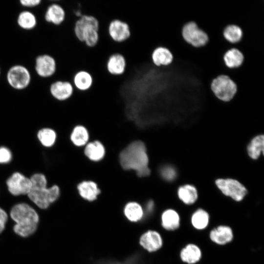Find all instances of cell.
<instances>
[{
    "label": "cell",
    "instance_id": "30bf717a",
    "mask_svg": "<svg viewBox=\"0 0 264 264\" xmlns=\"http://www.w3.org/2000/svg\"><path fill=\"white\" fill-rule=\"evenodd\" d=\"M49 90L50 95L55 100L64 102L72 96L74 87L68 81L55 79L50 84Z\"/></svg>",
    "mask_w": 264,
    "mask_h": 264
},
{
    "label": "cell",
    "instance_id": "7402d4cb",
    "mask_svg": "<svg viewBox=\"0 0 264 264\" xmlns=\"http://www.w3.org/2000/svg\"><path fill=\"white\" fill-rule=\"evenodd\" d=\"M92 76L88 72L85 70H80L76 72L71 82L74 87L81 91L89 89L92 85Z\"/></svg>",
    "mask_w": 264,
    "mask_h": 264
},
{
    "label": "cell",
    "instance_id": "f1b7e54d",
    "mask_svg": "<svg viewBox=\"0 0 264 264\" xmlns=\"http://www.w3.org/2000/svg\"><path fill=\"white\" fill-rule=\"evenodd\" d=\"M264 136L263 135L256 136L252 139L247 147L249 156L254 159H257L264 152Z\"/></svg>",
    "mask_w": 264,
    "mask_h": 264
},
{
    "label": "cell",
    "instance_id": "f546056e",
    "mask_svg": "<svg viewBox=\"0 0 264 264\" xmlns=\"http://www.w3.org/2000/svg\"><path fill=\"white\" fill-rule=\"evenodd\" d=\"M209 215L202 209L197 210L192 215L191 222L196 229L201 230L205 228L209 223Z\"/></svg>",
    "mask_w": 264,
    "mask_h": 264
},
{
    "label": "cell",
    "instance_id": "44dd1931",
    "mask_svg": "<svg viewBox=\"0 0 264 264\" xmlns=\"http://www.w3.org/2000/svg\"><path fill=\"white\" fill-rule=\"evenodd\" d=\"M124 214L127 219L132 222H137L144 216V211L142 206L136 201L127 202L124 205Z\"/></svg>",
    "mask_w": 264,
    "mask_h": 264
},
{
    "label": "cell",
    "instance_id": "8d00e7d4",
    "mask_svg": "<svg viewBox=\"0 0 264 264\" xmlns=\"http://www.w3.org/2000/svg\"><path fill=\"white\" fill-rule=\"evenodd\" d=\"M154 203L153 200H149L146 203V209L148 212H151L154 208Z\"/></svg>",
    "mask_w": 264,
    "mask_h": 264
},
{
    "label": "cell",
    "instance_id": "2e32d148",
    "mask_svg": "<svg viewBox=\"0 0 264 264\" xmlns=\"http://www.w3.org/2000/svg\"><path fill=\"white\" fill-rule=\"evenodd\" d=\"M45 21L55 27L60 26L65 22L66 13L60 1L51 3L44 14Z\"/></svg>",
    "mask_w": 264,
    "mask_h": 264
},
{
    "label": "cell",
    "instance_id": "5b68a950",
    "mask_svg": "<svg viewBox=\"0 0 264 264\" xmlns=\"http://www.w3.org/2000/svg\"><path fill=\"white\" fill-rule=\"evenodd\" d=\"M6 80L13 89L23 90L30 85L31 81V73L26 66L22 65H15L8 70Z\"/></svg>",
    "mask_w": 264,
    "mask_h": 264
},
{
    "label": "cell",
    "instance_id": "d6986e66",
    "mask_svg": "<svg viewBox=\"0 0 264 264\" xmlns=\"http://www.w3.org/2000/svg\"><path fill=\"white\" fill-rule=\"evenodd\" d=\"M210 238L217 244L224 245L232 240L233 231L229 226L220 225L211 231Z\"/></svg>",
    "mask_w": 264,
    "mask_h": 264
},
{
    "label": "cell",
    "instance_id": "836d02e7",
    "mask_svg": "<svg viewBox=\"0 0 264 264\" xmlns=\"http://www.w3.org/2000/svg\"><path fill=\"white\" fill-rule=\"evenodd\" d=\"M12 153L10 150L5 147H0V164L9 163L12 159Z\"/></svg>",
    "mask_w": 264,
    "mask_h": 264
},
{
    "label": "cell",
    "instance_id": "e575fe53",
    "mask_svg": "<svg viewBox=\"0 0 264 264\" xmlns=\"http://www.w3.org/2000/svg\"><path fill=\"white\" fill-rule=\"evenodd\" d=\"M8 220V214L3 208L0 207V234L5 229Z\"/></svg>",
    "mask_w": 264,
    "mask_h": 264
},
{
    "label": "cell",
    "instance_id": "4316f807",
    "mask_svg": "<svg viewBox=\"0 0 264 264\" xmlns=\"http://www.w3.org/2000/svg\"><path fill=\"white\" fill-rule=\"evenodd\" d=\"M179 198L185 204L194 203L198 199V192L194 186L189 184L180 186L177 191Z\"/></svg>",
    "mask_w": 264,
    "mask_h": 264
},
{
    "label": "cell",
    "instance_id": "8fae6325",
    "mask_svg": "<svg viewBox=\"0 0 264 264\" xmlns=\"http://www.w3.org/2000/svg\"><path fill=\"white\" fill-rule=\"evenodd\" d=\"M83 154L89 162L98 163L102 162L107 154L104 144L98 139H91L82 149Z\"/></svg>",
    "mask_w": 264,
    "mask_h": 264
},
{
    "label": "cell",
    "instance_id": "3957f363",
    "mask_svg": "<svg viewBox=\"0 0 264 264\" xmlns=\"http://www.w3.org/2000/svg\"><path fill=\"white\" fill-rule=\"evenodd\" d=\"M60 194V188L58 185L47 187L45 184L32 187L27 196L39 208L46 209L59 198Z\"/></svg>",
    "mask_w": 264,
    "mask_h": 264
},
{
    "label": "cell",
    "instance_id": "ba28073f",
    "mask_svg": "<svg viewBox=\"0 0 264 264\" xmlns=\"http://www.w3.org/2000/svg\"><path fill=\"white\" fill-rule=\"evenodd\" d=\"M6 183L9 192L15 196L27 195L31 189L30 178L20 172L13 173L7 178Z\"/></svg>",
    "mask_w": 264,
    "mask_h": 264
},
{
    "label": "cell",
    "instance_id": "d6a6232c",
    "mask_svg": "<svg viewBox=\"0 0 264 264\" xmlns=\"http://www.w3.org/2000/svg\"><path fill=\"white\" fill-rule=\"evenodd\" d=\"M99 40V34L98 30L92 29L85 34L84 36L83 42L90 47L96 45Z\"/></svg>",
    "mask_w": 264,
    "mask_h": 264
},
{
    "label": "cell",
    "instance_id": "ffe728a7",
    "mask_svg": "<svg viewBox=\"0 0 264 264\" xmlns=\"http://www.w3.org/2000/svg\"><path fill=\"white\" fill-rule=\"evenodd\" d=\"M153 64L156 66H166L170 65L173 60V56L167 48L159 46L155 48L151 55Z\"/></svg>",
    "mask_w": 264,
    "mask_h": 264
},
{
    "label": "cell",
    "instance_id": "8992f818",
    "mask_svg": "<svg viewBox=\"0 0 264 264\" xmlns=\"http://www.w3.org/2000/svg\"><path fill=\"white\" fill-rule=\"evenodd\" d=\"M216 184L224 195L237 201H241L247 193L245 187L234 179H218L216 181Z\"/></svg>",
    "mask_w": 264,
    "mask_h": 264
},
{
    "label": "cell",
    "instance_id": "52a82bcc",
    "mask_svg": "<svg viewBox=\"0 0 264 264\" xmlns=\"http://www.w3.org/2000/svg\"><path fill=\"white\" fill-rule=\"evenodd\" d=\"M182 36L187 44L195 47H202L208 41L206 33L194 22H188L183 26Z\"/></svg>",
    "mask_w": 264,
    "mask_h": 264
},
{
    "label": "cell",
    "instance_id": "484cf974",
    "mask_svg": "<svg viewBox=\"0 0 264 264\" xmlns=\"http://www.w3.org/2000/svg\"><path fill=\"white\" fill-rule=\"evenodd\" d=\"M17 22L18 26L22 29L30 30L36 26L37 20L34 13L28 10H24L19 14Z\"/></svg>",
    "mask_w": 264,
    "mask_h": 264
},
{
    "label": "cell",
    "instance_id": "277c9868",
    "mask_svg": "<svg viewBox=\"0 0 264 264\" xmlns=\"http://www.w3.org/2000/svg\"><path fill=\"white\" fill-rule=\"evenodd\" d=\"M211 89L217 99L227 102L235 96L237 92V86L228 76L220 75L212 81Z\"/></svg>",
    "mask_w": 264,
    "mask_h": 264
},
{
    "label": "cell",
    "instance_id": "5bb4252c",
    "mask_svg": "<svg viewBox=\"0 0 264 264\" xmlns=\"http://www.w3.org/2000/svg\"><path fill=\"white\" fill-rule=\"evenodd\" d=\"M99 22L96 18L92 16L84 15L79 18L74 26V33L76 37L83 42L86 33L91 30H98Z\"/></svg>",
    "mask_w": 264,
    "mask_h": 264
},
{
    "label": "cell",
    "instance_id": "1f68e13d",
    "mask_svg": "<svg viewBox=\"0 0 264 264\" xmlns=\"http://www.w3.org/2000/svg\"><path fill=\"white\" fill-rule=\"evenodd\" d=\"M159 174L163 179L169 182L173 181L177 175L175 168L169 165L161 166L159 169Z\"/></svg>",
    "mask_w": 264,
    "mask_h": 264
},
{
    "label": "cell",
    "instance_id": "cb8c5ba5",
    "mask_svg": "<svg viewBox=\"0 0 264 264\" xmlns=\"http://www.w3.org/2000/svg\"><path fill=\"white\" fill-rule=\"evenodd\" d=\"M181 260L188 264H193L198 262L201 257V251L196 244H187L180 251Z\"/></svg>",
    "mask_w": 264,
    "mask_h": 264
},
{
    "label": "cell",
    "instance_id": "9a60e30c",
    "mask_svg": "<svg viewBox=\"0 0 264 264\" xmlns=\"http://www.w3.org/2000/svg\"><path fill=\"white\" fill-rule=\"evenodd\" d=\"M90 140V132L86 126L76 124L72 127L69 134V140L74 147L82 149Z\"/></svg>",
    "mask_w": 264,
    "mask_h": 264
},
{
    "label": "cell",
    "instance_id": "d590c367",
    "mask_svg": "<svg viewBox=\"0 0 264 264\" xmlns=\"http://www.w3.org/2000/svg\"><path fill=\"white\" fill-rule=\"evenodd\" d=\"M42 1L40 0H21L20 4L24 7L33 8L40 4Z\"/></svg>",
    "mask_w": 264,
    "mask_h": 264
},
{
    "label": "cell",
    "instance_id": "e0dca14e",
    "mask_svg": "<svg viewBox=\"0 0 264 264\" xmlns=\"http://www.w3.org/2000/svg\"><path fill=\"white\" fill-rule=\"evenodd\" d=\"M139 243L149 252L156 251L162 246V238L160 234L154 230H149L143 233L140 238Z\"/></svg>",
    "mask_w": 264,
    "mask_h": 264
},
{
    "label": "cell",
    "instance_id": "9c48e42d",
    "mask_svg": "<svg viewBox=\"0 0 264 264\" xmlns=\"http://www.w3.org/2000/svg\"><path fill=\"white\" fill-rule=\"evenodd\" d=\"M34 67L35 72L40 77H51L57 73V60L55 57L50 54L40 55L35 59Z\"/></svg>",
    "mask_w": 264,
    "mask_h": 264
},
{
    "label": "cell",
    "instance_id": "74e56055",
    "mask_svg": "<svg viewBox=\"0 0 264 264\" xmlns=\"http://www.w3.org/2000/svg\"></svg>",
    "mask_w": 264,
    "mask_h": 264
},
{
    "label": "cell",
    "instance_id": "d4e9b609",
    "mask_svg": "<svg viewBox=\"0 0 264 264\" xmlns=\"http://www.w3.org/2000/svg\"><path fill=\"white\" fill-rule=\"evenodd\" d=\"M243 55L238 49L232 48L227 50L223 56L225 66L229 68L240 67L243 61Z\"/></svg>",
    "mask_w": 264,
    "mask_h": 264
},
{
    "label": "cell",
    "instance_id": "4dcf8cb0",
    "mask_svg": "<svg viewBox=\"0 0 264 264\" xmlns=\"http://www.w3.org/2000/svg\"><path fill=\"white\" fill-rule=\"evenodd\" d=\"M223 35L228 42L232 44H236L241 41L242 36V32L239 26L230 24L226 26L224 29Z\"/></svg>",
    "mask_w": 264,
    "mask_h": 264
},
{
    "label": "cell",
    "instance_id": "603a6c76",
    "mask_svg": "<svg viewBox=\"0 0 264 264\" xmlns=\"http://www.w3.org/2000/svg\"><path fill=\"white\" fill-rule=\"evenodd\" d=\"M161 224L167 230L177 229L180 225V217L177 212L172 209L165 210L161 215Z\"/></svg>",
    "mask_w": 264,
    "mask_h": 264
},
{
    "label": "cell",
    "instance_id": "4fadbf2b",
    "mask_svg": "<svg viewBox=\"0 0 264 264\" xmlns=\"http://www.w3.org/2000/svg\"><path fill=\"white\" fill-rule=\"evenodd\" d=\"M108 31L110 38L116 43L126 41L131 35L128 24L118 19H114L110 22Z\"/></svg>",
    "mask_w": 264,
    "mask_h": 264
},
{
    "label": "cell",
    "instance_id": "ac0fdd59",
    "mask_svg": "<svg viewBox=\"0 0 264 264\" xmlns=\"http://www.w3.org/2000/svg\"><path fill=\"white\" fill-rule=\"evenodd\" d=\"M126 62L124 57L120 53H114L108 58L106 66L109 73L114 76L123 74L126 69Z\"/></svg>",
    "mask_w": 264,
    "mask_h": 264
},
{
    "label": "cell",
    "instance_id": "7a4b0ae2",
    "mask_svg": "<svg viewBox=\"0 0 264 264\" xmlns=\"http://www.w3.org/2000/svg\"><path fill=\"white\" fill-rule=\"evenodd\" d=\"M15 224L13 231L18 236L26 238L33 235L37 230L40 218L36 210L25 202L15 204L9 214Z\"/></svg>",
    "mask_w": 264,
    "mask_h": 264
},
{
    "label": "cell",
    "instance_id": "83f0119b",
    "mask_svg": "<svg viewBox=\"0 0 264 264\" xmlns=\"http://www.w3.org/2000/svg\"><path fill=\"white\" fill-rule=\"evenodd\" d=\"M37 138L41 144L44 147H52L56 143L57 134L55 130L49 128L40 129L37 133Z\"/></svg>",
    "mask_w": 264,
    "mask_h": 264
},
{
    "label": "cell",
    "instance_id": "7c38bea8",
    "mask_svg": "<svg viewBox=\"0 0 264 264\" xmlns=\"http://www.w3.org/2000/svg\"><path fill=\"white\" fill-rule=\"evenodd\" d=\"M78 194L83 199L88 202L96 200L102 193L98 183L92 179H84L76 185Z\"/></svg>",
    "mask_w": 264,
    "mask_h": 264
},
{
    "label": "cell",
    "instance_id": "6da1fadb",
    "mask_svg": "<svg viewBox=\"0 0 264 264\" xmlns=\"http://www.w3.org/2000/svg\"><path fill=\"white\" fill-rule=\"evenodd\" d=\"M118 159L121 168L132 172L139 178L151 176L150 158L146 144L137 139L128 144L119 152Z\"/></svg>",
    "mask_w": 264,
    "mask_h": 264
}]
</instances>
